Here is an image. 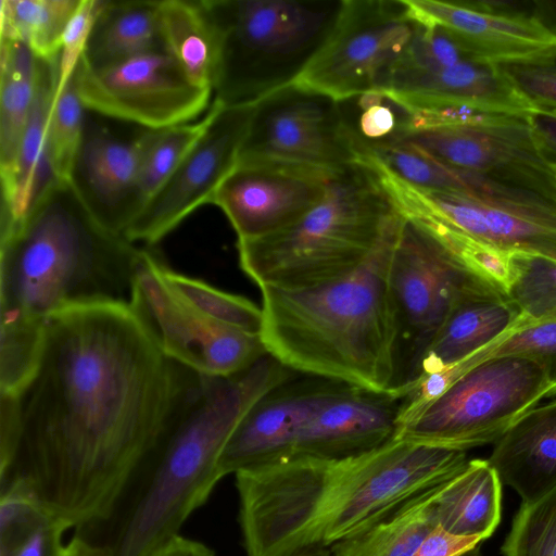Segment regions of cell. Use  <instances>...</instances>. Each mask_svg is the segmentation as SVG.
<instances>
[{"mask_svg":"<svg viewBox=\"0 0 556 556\" xmlns=\"http://www.w3.org/2000/svg\"><path fill=\"white\" fill-rule=\"evenodd\" d=\"M190 372L165 356L129 302L62 307L17 396L18 443L0 486L21 484L75 529L103 521Z\"/></svg>","mask_w":556,"mask_h":556,"instance_id":"cell-1","label":"cell"},{"mask_svg":"<svg viewBox=\"0 0 556 556\" xmlns=\"http://www.w3.org/2000/svg\"><path fill=\"white\" fill-rule=\"evenodd\" d=\"M466 451L394 438L343 459L295 457L236 476L247 556L329 547L459 472Z\"/></svg>","mask_w":556,"mask_h":556,"instance_id":"cell-2","label":"cell"},{"mask_svg":"<svg viewBox=\"0 0 556 556\" xmlns=\"http://www.w3.org/2000/svg\"><path fill=\"white\" fill-rule=\"evenodd\" d=\"M141 255L97 220L71 182H52L21 226L0 237V394L20 395L29 383L55 312L129 302Z\"/></svg>","mask_w":556,"mask_h":556,"instance_id":"cell-3","label":"cell"},{"mask_svg":"<svg viewBox=\"0 0 556 556\" xmlns=\"http://www.w3.org/2000/svg\"><path fill=\"white\" fill-rule=\"evenodd\" d=\"M269 354L228 377L191 370L157 440L101 522L76 533L109 556H150L210 497L224 475L223 451L241 419L291 377Z\"/></svg>","mask_w":556,"mask_h":556,"instance_id":"cell-4","label":"cell"},{"mask_svg":"<svg viewBox=\"0 0 556 556\" xmlns=\"http://www.w3.org/2000/svg\"><path fill=\"white\" fill-rule=\"evenodd\" d=\"M400 211L369 257L351 274L309 288H260L261 339L286 368L391 393L396 326L389 270Z\"/></svg>","mask_w":556,"mask_h":556,"instance_id":"cell-5","label":"cell"},{"mask_svg":"<svg viewBox=\"0 0 556 556\" xmlns=\"http://www.w3.org/2000/svg\"><path fill=\"white\" fill-rule=\"evenodd\" d=\"M399 212L370 165H350L296 222L238 241L240 267L258 288L303 289L342 278L369 257Z\"/></svg>","mask_w":556,"mask_h":556,"instance_id":"cell-6","label":"cell"},{"mask_svg":"<svg viewBox=\"0 0 556 556\" xmlns=\"http://www.w3.org/2000/svg\"><path fill=\"white\" fill-rule=\"evenodd\" d=\"M219 35L215 100L254 102L301 74L330 35L343 0H204Z\"/></svg>","mask_w":556,"mask_h":556,"instance_id":"cell-7","label":"cell"},{"mask_svg":"<svg viewBox=\"0 0 556 556\" xmlns=\"http://www.w3.org/2000/svg\"><path fill=\"white\" fill-rule=\"evenodd\" d=\"M483 281L428 224L403 214L389 270L396 326L392 394L403 396L455 303Z\"/></svg>","mask_w":556,"mask_h":556,"instance_id":"cell-8","label":"cell"},{"mask_svg":"<svg viewBox=\"0 0 556 556\" xmlns=\"http://www.w3.org/2000/svg\"><path fill=\"white\" fill-rule=\"evenodd\" d=\"M548 393L546 374L532 358L491 357L460 376L395 438L462 451L496 442Z\"/></svg>","mask_w":556,"mask_h":556,"instance_id":"cell-9","label":"cell"},{"mask_svg":"<svg viewBox=\"0 0 556 556\" xmlns=\"http://www.w3.org/2000/svg\"><path fill=\"white\" fill-rule=\"evenodd\" d=\"M367 163L402 213L503 252L556 258L555 200L495 180L476 194L424 189L400 179L371 156Z\"/></svg>","mask_w":556,"mask_h":556,"instance_id":"cell-10","label":"cell"},{"mask_svg":"<svg viewBox=\"0 0 556 556\" xmlns=\"http://www.w3.org/2000/svg\"><path fill=\"white\" fill-rule=\"evenodd\" d=\"M417 28L404 0H343L330 35L291 84L337 102L380 92Z\"/></svg>","mask_w":556,"mask_h":556,"instance_id":"cell-11","label":"cell"},{"mask_svg":"<svg viewBox=\"0 0 556 556\" xmlns=\"http://www.w3.org/2000/svg\"><path fill=\"white\" fill-rule=\"evenodd\" d=\"M530 117L491 114L464 123H403L393 140L408 142L450 166L556 201V172Z\"/></svg>","mask_w":556,"mask_h":556,"instance_id":"cell-12","label":"cell"},{"mask_svg":"<svg viewBox=\"0 0 556 556\" xmlns=\"http://www.w3.org/2000/svg\"><path fill=\"white\" fill-rule=\"evenodd\" d=\"M74 78L85 109L149 130L192 122L213 93L191 83L166 47L100 66L81 56Z\"/></svg>","mask_w":556,"mask_h":556,"instance_id":"cell-13","label":"cell"},{"mask_svg":"<svg viewBox=\"0 0 556 556\" xmlns=\"http://www.w3.org/2000/svg\"><path fill=\"white\" fill-rule=\"evenodd\" d=\"M364 148L333 99L281 87L257 100L239 162H276L337 172L361 163Z\"/></svg>","mask_w":556,"mask_h":556,"instance_id":"cell-14","label":"cell"},{"mask_svg":"<svg viewBox=\"0 0 556 556\" xmlns=\"http://www.w3.org/2000/svg\"><path fill=\"white\" fill-rule=\"evenodd\" d=\"M155 258L142 249L129 304L165 356L201 375L228 377L267 354L260 334L217 323L178 298L160 276Z\"/></svg>","mask_w":556,"mask_h":556,"instance_id":"cell-15","label":"cell"},{"mask_svg":"<svg viewBox=\"0 0 556 556\" xmlns=\"http://www.w3.org/2000/svg\"><path fill=\"white\" fill-rule=\"evenodd\" d=\"M215 101L216 113L205 132L126 229L124 237L130 242L157 243L198 207L210 203L236 167L257 101Z\"/></svg>","mask_w":556,"mask_h":556,"instance_id":"cell-16","label":"cell"},{"mask_svg":"<svg viewBox=\"0 0 556 556\" xmlns=\"http://www.w3.org/2000/svg\"><path fill=\"white\" fill-rule=\"evenodd\" d=\"M337 172L276 162H239L210 203L225 213L238 241L253 240L306 214L323 200Z\"/></svg>","mask_w":556,"mask_h":556,"instance_id":"cell-17","label":"cell"},{"mask_svg":"<svg viewBox=\"0 0 556 556\" xmlns=\"http://www.w3.org/2000/svg\"><path fill=\"white\" fill-rule=\"evenodd\" d=\"M419 23L444 28L472 59L495 66L556 60V29L522 12L441 0H404Z\"/></svg>","mask_w":556,"mask_h":556,"instance_id":"cell-18","label":"cell"},{"mask_svg":"<svg viewBox=\"0 0 556 556\" xmlns=\"http://www.w3.org/2000/svg\"><path fill=\"white\" fill-rule=\"evenodd\" d=\"M342 386L312 376L290 377L265 393L241 419L223 451L219 468L224 477L291 459L307 420Z\"/></svg>","mask_w":556,"mask_h":556,"instance_id":"cell-19","label":"cell"},{"mask_svg":"<svg viewBox=\"0 0 556 556\" xmlns=\"http://www.w3.org/2000/svg\"><path fill=\"white\" fill-rule=\"evenodd\" d=\"M380 93L406 113L469 110L530 117L538 112L500 66L471 58L450 65L396 68Z\"/></svg>","mask_w":556,"mask_h":556,"instance_id":"cell-20","label":"cell"},{"mask_svg":"<svg viewBox=\"0 0 556 556\" xmlns=\"http://www.w3.org/2000/svg\"><path fill=\"white\" fill-rule=\"evenodd\" d=\"M157 131L147 129L122 140L104 129H85L71 184L97 220L112 232L124 236L140 212L139 174Z\"/></svg>","mask_w":556,"mask_h":556,"instance_id":"cell-21","label":"cell"},{"mask_svg":"<svg viewBox=\"0 0 556 556\" xmlns=\"http://www.w3.org/2000/svg\"><path fill=\"white\" fill-rule=\"evenodd\" d=\"M401 399L344 384L307 420L292 458L343 459L396 437Z\"/></svg>","mask_w":556,"mask_h":556,"instance_id":"cell-22","label":"cell"},{"mask_svg":"<svg viewBox=\"0 0 556 556\" xmlns=\"http://www.w3.org/2000/svg\"><path fill=\"white\" fill-rule=\"evenodd\" d=\"M523 320L503 290L488 281L477 285L451 309L426 350L412 386L424 376L455 365L500 341Z\"/></svg>","mask_w":556,"mask_h":556,"instance_id":"cell-23","label":"cell"},{"mask_svg":"<svg viewBox=\"0 0 556 556\" xmlns=\"http://www.w3.org/2000/svg\"><path fill=\"white\" fill-rule=\"evenodd\" d=\"M501 482L513 488L522 503L556 488V400L522 415L495 442L486 459Z\"/></svg>","mask_w":556,"mask_h":556,"instance_id":"cell-24","label":"cell"},{"mask_svg":"<svg viewBox=\"0 0 556 556\" xmlns=\"http://www.w3.org/2000/svg\"><path fill=\"white\" fill-rule=\"evenodd\" d=\"M58 76L59 62L42 61L35 101L11 176L1 184L0 237L18 228L43 191L56 181L49 161L48 122Z\"/></svg>","mask_w":556,"mask_h":556,"instance_id":"cell-25","label":"cell"},{"mask_svg":"<svg viewBox=\"0 0 556 556\" xmlns=\"http://www.w3.org/2000/svg\"><path fill=\"white\" fill-rule=\"evenodd\" d=\"M502 482L486 459H471L437 496L439 526L460 536L488 539L501 520Z\"/></svg>","mask_w":556,"mask_h":556,"instance_id":"cell-26","label":"cell"},{"mask_svg":"<svg viewBox=\"0 0 556 556\" xmlns=\"http://www.w3.org/2000/svg\"><path fill=\"white\" fill-rule=\"evenodd\" d=\"M159 11L168 52L191 83L214 92L220 41L205 1L163 0Z\"/></svg>","mask_w":556,"mask_h":556,"instance_id":"cell-27","label":"cell"},{"mask_svg":"<svg viewBox=\"0 0 556 556\" xmlns=\"http://www.w3.org/2000/svg\"><path fill=\"white\" fill-rule=\"evenodd\" d=\"M73 528L17 483L0 488V556H62Z\"/></svg>","mask_w":556,"mask_h":556,"instance_id":"cell-28","label":"cell"},{"mask_svg":"<svg viewBox=\"0 0 556 556\" xmlns=\"http://www.w3.org/2000/svg\"><path fill=\"white\" fill-rule=\"evenodd\" d=\"M162 47L159 1L105 0L83 58L100 66Z\"/></svg>","mask_w":556,"mask_h":556,"instance_id":"cell-29","label":"cell"},{"mask_svg":"<svg viewBox=\"0 0 556 556\" xmlns=\"http://www.w3.org/2000/svg\"><path fill=\"white\" fill-rule=\"evenodd\" d=\"M42 60L25 45L0 43V176L12 173L24 130L35 101Z\"/></svg>","mask_w":556,"mask_h":556,"instance_id":"cell-30","label":"cell"},{"mask_svg":"<svg viewBox=\"0 0 556 556\" xmlns=\"http://www.w3.org/2000/svg\"><path fill=\"white\" fill-rule=\"evenodd\" d=\"M446 481L414 496L364 530L334 543L330 547L331 556H413L426 536L439 526L435 501Z\"/></svg>","mask_w":556,"mask_h":556,"instance_id":"cell-31","label":"cell"},{"mask_svg":"<svg viewBox=\"0 0 556 556\" xmlns=\"http://www.w3.org/2000/svg\"><path fill=\"white\" fill-rule=\"evenodd\" d=\"M79 0H1V40L25 45L38 59L59 62L65 28Z\"/></svg>","mask_w":556,"mask_h":556,"instance_id":"cell-32","label":"cell"},{"mask_svg":"<svg viewBox=\"0 0 556 556\" xmlns=\"http://www.w3.org/2000/svg\"><path fill=\"white\" fill-rule=\"evenodd\" d=\"M155 264L166 285L185 303L217 323L261 336V306L242 295L223 291L201 279L178 273L159 255Z\"/></svg>","mask_w":556,"mask_h":556,"instance_id":"cell-33","label":"cell"},{"mask_svg":"<svg viewBox=\"0 0 556 556\" xmlns=\"http://www.w3.org/2000/svg\"><path fill=\"white\" fill-rule=\"evenodd\" d=\"M506 295L526 323L556 320V258L510 253V280Z\"/></svg>","mask_w":556,"mask_h":556,"instance_id":"cell-34","label":"cell"},{"mask_svg":"<svg viewBox=\"0 0 556 556\" xmlns=\"http://www.w3.org/2000/svg\"><path fill=\"white\" fill-rule=\"evenodd\" d=\"M216 109L217 103L213 100L206 113L199 121L184 123L157 131L155 140L146 154L139 174L137 198L140 212L205 132L216 113Z\"/></svg>","mask_w":556,"mask_h":556,"instance_id":"cell-35","label":"cell"},{"mask_svg":"<svg viewBox=\"0 0 556 556\" xmlns=\"http://www.w3.org/2000/svg\"><path fill=\"white\" fill-rule=\"evenodd\" d=\"M84 110L73 74L68 83L55 91L48 122L49 161L59 182H71L86 129Z\"/></svg>","mask_w":556,"mask_h":556,"instance_id":"cell-36","label":"cell"},{"mask_svg":"<svg viewBox=\"0 0 556 556\" xmlns=\"http://www.w3.org/2000/svg\"><path fill=\"white\" fill-rule=\"evenodd\" d=\"M504 355L525 356L539 363L548 379V397L556 395V320H523L500 341L459 362V366L466 372L484 359Z\"/></svg>","mask_w":556,"mask_h":556,"instance_id":"cell-37","label":"cell"},{"mask_svg":"<svg viewBox=\"0 0 556 556\" xmlns=\"http://www.w3.org/2000/svg\"><path fill=\"white\" fill-rule=\"evenodd\" d=\"M502 552L505 556H556V488L521 504Z\"/></svg>","mask_w":556,"mask_h":556,"instance_id":"cell-38","label":"cell"},{"mask_svg":"<svg viewBox=\"0 0 556 556\" xmlns=\"http://www.w3.org/2000/svg\"><path fill=\"white\" fill-rule=\"evenodd\" d=\"M353 99L356 100V115L352 119L344 117L364 149L395 138L407 116L401 105L380 92Z\"/></svg>","mask_w":556,"mask_h":556,"instance_id":"cell-39","label":"cell"},{"mask_svg":"<svg viewBox=\"0 0 556 556\" xmlns=\"http://www.w3.org/2000/svg\"><path fill=\"white\" fill-rule=\"evenodd\" d=\"M104 4L105 0H79L63 34L56 91L61 90L75 73Z\"/></svg>","mask_w":556,"mask_h":556,"instance_id":"cell-40","label":"cell"},{"mask_svg":"<svg viewBox=\"0 0 556 556\" xmlns=\"http://www.w3.org/2000/svg\"><path fill=\"white\" fill-rule=\"evenodd\" d=\"M553 63L500 67L538 111L556 114V66Z\"/></svg>","mask_w":556,"mask_h":556,"instance_id":"cell-41","label":"cell"},{"mask_svg":"<svg viewBox=\"0 0 556 556\" xmlns=\"http://www.w3.org/2000/svg\"><path fill=\"white\" fill-rule=\"evenodd\" d=\"M482 542L476 536H460L437 526L421 542L413 556H460Z\"/></svg>","mask_w":556,"mask_h":556,"instance_id":"cell-42","label":"cell"},{"mask_svg":"<svg viewBox=\"0 0 556 556\" xmlns=\"http://www.w3.org/2000/svg\"><path fill=\"white\" fill-rule=\"evenodd\" d=\"M530 122L543 151L556 172V114L538 111L531 115Z\"/></svg>","mask_w":556,"mask_h":556,"instance_id":"cell-43","label":"cell"},{"mask_svg":"<svg viewBox=\"0 0 556 556\" xmlns=\"http://www.w3.org/2000/svg\"><path fill=\"white\" fill-rule=\"evenodd\" d=\"M150 556H215V553L205 544L178 534Z\"/></svg>","mask_w":556,"mask_h":556,"instance_id":"cell-44","label":"cell"},{"mask_svg":"<svg viewBox=\"0 0 556 556\" xmlns=\"http://www.w3.org/2000/svg\"><path fill=\"white\" fill-rule=\"evenodd\" d=\"M62 556H109V552L105 547L75 533L72 540L66 543Z\"/></svg>","mask_w":556,"mask_h":556,"instance_id":"cell-45","label":"cell"},{"mask_svg":"<svg viewBox=\"0 0 556 556\" xmlns=\"http://www.w3.org/2000/svg\"><path fill=\"white\" fill-rule=\"evenodd\" d=\"M291 556H331L330 547H314L304 549Z\"/></svg>","mask_w":556,"mask_h":556,"instance_id":"cell-46","label":"cell"},{"mask_svg":"<svg viewBox=\"0 0 556 556\" xmlns=\"http://www.w3.org/2000/svg\"><path fill=\"white\" fill-rule=\"evenodd\" d=\"M460 556H483L479 546H476L471 549H469L468 552L462 554Z\"/></svg>","mask_w":556,"mask_h":556,"instance_id":"cell-47","label":"cell"},{"mask_svg":"<svg viewBox=\"0 0 556 556\" xmlns=\"http://www.w3.org/2000/svg\"><path fill=\"white\" fill-rule=\"evenodd\" d=\"M553 64L556 66V60L554 61V63H553Z\"/></svg>","mask_w":556,"mask_h":556,"instance_id":"cell-48","label":"cell"}]
</instances>
